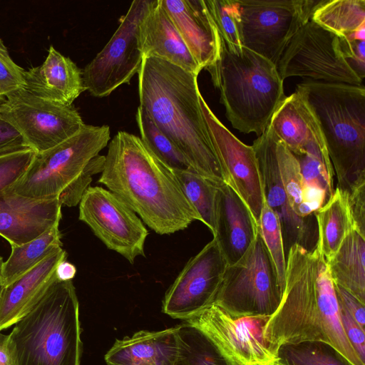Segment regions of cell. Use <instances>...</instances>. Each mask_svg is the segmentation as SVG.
<instances>
[{"label": "cell", "mask_w": 365, "mask_h": 365, "mask_svg": "<svg viewBox=\"0 0 365 365\" xmlns=\"http://www.w3.org/2000/svg\"><path fill=\"white\" fill-rule=\"evenodd\" d=\"M264 336L277 354L285 344L318 341L330 345L351 365H365L343 329L327 262L314 247L309 250L294 245L290 248L281 302Z\"/></svg>", "instance_id": "6da1fadb"}, {"label": "cell", "mask_w": 365, "mask_h": 365, "mask_svg": "<svg viewBox=\"0 0 365 365\" xmlns=\"http://www.w3.org/2000/svg\"><path fill=\"white\" fill-rule=\"evenodd\" d=\"M98 182L157 234L170 235L200 221L173 170L135 135L119 131L114 135Z\"/></svg>", "instance_id": "7a4b0ae2"}, {"label": "cell", "mask_w": 365, "mask_h": 365, "mask_svg": "<svg viewBox=\"0 0 365 365\" xmlns=\"http://www.w3.org/2000/svg\"><path fill=\"white\" fill-rule=\"evenodd\" d=\"M197 76L165 61L143 58L139 106L198 174L218 184L224 179L200 107Z\"/></svg>", "instance_id": "3957f363"}, {"label": "cell", "mask_w": 365, "mask_h": 365, "mask_svg": "<svg viewBox=\"0 0 365 365\" xmlns=\"http://www.w3.org/2000/svg\"><path fill=\"white\" fill-rule=\"evenodd\" d=\"M295 92L319 125L337 187L349 195L365 185L364 86L308 80Z\"/></svg>", "instance_id": "277c9868"}, {"label": "cell", "mask_w": 365, "mask_h": 365, "mask_svg": "<svg viewBox=\"0 0 365 365\" xmlns=\"http://www.w3.org/2000/svg\"><path fill=\"white\" fill-rule=\"evenodd\" d=\"M216 64L207 71L220 90V103L233 128L262 135L286 97L274 63L242 46L234 48L220 38Z\"/></svg>", "instance_id": "5b68a950"}, {"label": "cell", "mask_w": 365, "mask_h": 365, "mask_svg": "<svg viewBox=\"0 0 365 365\" xmlns=\"http://www.w3.org/2000/svg\"><path fill=\"white\" fill-rule=\"evenodd\" d=\"M110 140L107 125L85 124L63 143L36 154L23 177L8 188L36 199H59L62 205L79 204L94 175L103 168L105 155L100 152Z\"/></svg>", "instance_id": "8992f818"}, {"label": "cell", "mask_w": 365, "mask_h": 365, "mask_svg": "<svg viewBox=\"0 0 365 365\" xmlns=\"http://www.w3.org/2000/svg\"><path fill=\"white\" fill-rule=\"evenodd\" d=\"M81 333L73 282L56 279L9 334L16 365H81Z\"/></svg>", "instance_id": "52a82bcc"}, {"label": "cell", "mask_w": 365, "mask_h": 365, "mask_svg": "<svg viewBox=\"0 0 365 365\" xmlns=\"http://www.w3.org/2000/svg\"><path fill=\"white\" fill-rule=\"evenodd\" d=\"M281 299L277 272L258 228L245 255L227 266L212 303L235 317L271 316Z\"/></svg>", "instance_id": "ba28073f"}, {"label": "cell", "mask_w": 365, "mask_h": 365, "mask_svg": "<svg viewBox=\"0 0 365 365\" xmlns=\"http://www.w3.org/2000/svg\"><path fill=\"white\" fill-rule=\"evenodd\" d=\"M322 0L237 1L242 46L277 65L287 43Z\"/></svg>", "instance_id": "9c48e42d"}, {"label": "cell", "mask_w": 365, "mask_h": 365, "mask_svg": "<svg viewBox=\"0 0 365 365\" xmlns=\"http://www.w3.org/2000/svg\"><path fill=\"white\" fill-rule=\"evenodd\" d=\"M281 78L292 76L361 86L362 79L346 61L340 36L312 19L292 36L277 65Z\"/></svg>", "instance_id": "30bf717a"}, {"label": "cell", "mask_w": 365, "mask_h": 365, "mask_svg": "<svg viewBox=\"0 0 365 365\" xmlns=\"http://www.w3.org/2000/svg\"><path fill=\"white\" fill-rule=\"evenodd\" d=\"M269 317H235L212 303L185 321L206 335L235 365H280L264 336Z\"/></svg>", "instance_id": "8fae6325"}, {"label": "cell", "mask_w": 365, "mask_h": 365, "mask_svg": "<svg viewBox=\"0 0 365 365\" xmlns=\"http://www.w3.org/2000/svg\"><path fill=\"white\" fill-rule=\"evenodd\" d=\"M152 1H132L109 41L82 71L86 91L91 96L106 97L120 86L130 83L139 72L143 59L139 26Z\"/></svg>", "instance_id": "7c38bea8"}, {"label": "cell", "mask_w": 365, "mask_h": 365, "mask_svg": "<svg viewBox=\"0 0 365 365\" xmlns=\"http://www.w3.org/2000/svg\"><path fill=\"white\" fill-rule=\"evenodd\" d=\"M0 116L13 125L37 153L71 138L85 125L78 110L39 98L26 88L6 96Z\"/></svg>", "instance_id": "4fadbf2b"}, {"label": "cell", "mask_w": 365, "mask_h": 365, "mask_svg": "<svg viewBox=\"0 0 365 365\" xmlns=\"http://www.w3.org/2000/svg\"><path fill=\"white\" fill-rule=\"evenodd\" d=\"M78 219L107 247L133 264L145 256L148 231L122 200L100 186H90L79 202Z\"/></svg>", "instance_id": "5bb4252c"}, {"label": "cell", "mask_w": 365, "mask_h": 365, "mask_svg": "<svg viewBox=\"0 0 365 365\" xmlns=\"http://www.w3.org/2000/svg\"><path fill=\"white\" fill-rule=\"evenodd\" d=\"M200 104L224 182L248 207L258 225L264 197L254 148L240 141L220 122L202 95Z\"/></svg>", "instance_id": "9a60e30c"}, {"label": "cell", "mask_w": 365, "mask_h": 365, "mask_svg": "<svg viewBox=\"0 0 365 365\" xmlns=\"http://www.w3.org/2000/svg\"><path fill=\"white\" fill-rule=\"evenodd\" d=\"M227 264L214 239L185 264L168 289L163 312L185 320L213 302Z\"/></svg>", "instance_id": "2e32d148"}, {"label": "cell", "mask_w": 365, "mask_h": 365, "mask_svg": "<svg viewBox=\"0 0 365 365\" xmlns=\"http://www.w3.org/2000/svg\"><path fill=\"white\" fill-rule=\"evenodd\" d=\"M252 146L258 163L264 201L277 215L280 223L286 257L294 245L309 250L313 235L309 220L312 216L299 217L289 203L277 165L275 134L269 125Z\"/></svg>", "instance_id": "e0dca14e"}, {"label": "cell", "mask_w": 365, "mask_h": 365, "mask_svg": "<svg viewBox=\"0 0 365 365\" xmlns=\"http://www.w3.org/2000/svg\"><path fill=\"white\" fill-rule=\"evenodd\" d=\"M58 197L36 199L9 189L0 192V236L10 245L29 242L56 225L62 217Z\"/></svg>", "instance_id": "ac0fdd59"}, {"label": "cell", "mask_w": 365, "mask_h": 365, "mask_svg": "<svg viewBox=\"0 0 365 365\" xmlns=\"http://www.w3.org/2000/svg\"><path fill=\"white\" fill-rule=\"evenodd\" d=\"M191 55L202 69L214 66L220 36L205 0H160Z\"/></svg>", "instance_id": "d6986e66"}, {"label": "cell", "mask_w": 365, "mask_h": 365, "mask_svg": "<svg viewBox=\"0 0 365 365\" xmlns=\"http://www.w3.org/2000/svg\"><path fill=\"white\" fill-rule=\"evenodd\" d=\"M258 225L250 210L225 182L217 184L215 230L212 235L227 265L236 263L247 252Z\"/></svg>", "instance_id": "ffe728a7"}, {"label": "cell", "mask_w": 365, "mask_h": 365, "mask_svg": "<svg viewBox=\"0 0 365 365\" xmlns=\"http://www.w3.org/2000/svg\"><path fill=\"white\" fill-rule=\"evenodd\" d=\"M61 247L11 284L0 294V331L14 326L38 303L57 279L56 268L66 259Z\"/></svg>", "instance_id": "44dd1931"}, {"label": "cell", "mask_w": 365, "mask_h": 365, "mask_svg": "<svg viewBox=\"0 0 365 365\" xmlns=\"http://www.w3.org/2000/svg\"><path fill=\"white\" fill-rule=\"evenodd\" d=\"M139 44L143 58H156L199 75L195 61L161 4L153 0L139 26Z\"/></svg>", "instance_id": "7402d4cb"}, {"label": "cell", "mask_w": 365, "mask_h": 365, "mask_svg": "<svg viewBox=\"0 0 365 365\" xmlns=\"http://www.w3.org/2000/svg\"><path fill=\"white\" fill-rule=\"evenodd\" d=\"M43 63L25 71V88L43 99L71 106L86 88L83 71L68 57L49 47Z\"/></svg>", "instance_id": "603a6c76"}, {"label": "cell", "mask_w": 365, "mask_h": 365, "mask_svg": "<svg viewBox=\"0 0 365 365\" xmlns=\"http://www.w3.org/2000/svg\"><path fill=\"white\" fill-rule=\"evenodd\" d=\"M178 352L176 328L162 331H140L118 339L105 355L107 365H138L153 362L172 365Z\"/></svg>", "instance_id": "cb8c5ba5"}, {"label": "cell", "mask_w": 365, "mask_h": 365, "mask_svg": "<svg viewBox=\"0 0 365 365\" xmlns=\"http://www.w3.org/2000/svg\"><path fill=\"white\" fill-rule=\"evenodd\" d=\"M269 125L294 155L304 153L312 143L324 140L316 118L297 92L284 98Z\"/></svg>", "instance_id": "d4e9b609"}, {"label": "cell", "mask_w": 365, "mask_h": 365, "mask_svg": "<svg viewBox=\"0 0 365 365\" xmlns=\"http://www.w3.org/2000/svg\"><path fill=\"white\" fill-rule=\"evenodd\" d=\"M326 262L334 284L365 304V237L352 228Z\"/></svg>", "instance_id": "484cf974"}, {"label": "cell", "mask_w": 365, "mask_h": 365, "mask_svg": "<svg viewBox=\"0 0 365 365\" xmlns=\"http://www.w3.org/2000/svg\"><path fill=\"white\" fill-rule=\"evenodd\" d=\"M314 215L318 232L315 245L327 261L337 251L347 233L354 228L348 195L336 187L332 196Z\"/></svg>", "instance_id": "4316f807"}, {"label": "cell", "mask_w": 365, "mask_h": 365, "mask_svg": "<svg viewBox=\"0 0 365 365\" xmlns=\"http://www.w3.org/2000/svg\"><path fill=\"white\" fill-rule=\"evenodd\" d=\"M62 246L59 225L29 242L11 245V254L2 264L1 284L3 287L11 284Z\"/></svg>", "instance_id": "83f0119b"}, {"label": "cell", "mask_w": 365, "mask_h": 365, "mask_svg": "<svg viewBox=\"0 0 365 365\" xmlns=\"http://www.w3.org/2000/svg\"><path fill=\"white\" fill-rule=\"evenodd\" d=\"M175 328L178 352L172 365H235L198 329L186 322Z\"/></svg>", "instance_id": "f1b7e54d"}, {"label": "cell", "mask_w": 365, "mask_h": 365, "mask_svg": "<svg viewBox=\"0 0 365 365\" xmlns=\"http://www.w3.org/2000/svg\"><path fill=\"white\" fill-rule=\"evenodd\" d=\"M311 19L341 36L365 25L364 0H322Z\"/></svg>", "instance_id": "f546056e"}, {"label": "cell", "mask_w": 365, "mask_h": 365, "mask_svg": "<svg viewBox=\"0 0 365 365\" xmlns=\"http://www.w3.org/2000/svg\"><path fill=\"white\" fill-rule=\"evenodd\" d=\"M173 173L185 198L197 214L200 221L213 235L215 230L217 183L195 170H173Z\"/></svg>", "instance_id": "4dcf8cb0"}, {"label": "cell", "mask_w": 365, "mask_h": 365, "mask_svg": "<svg viewBox=\"0 0 365 365\" xmlns=\"http://www.w3.org/2000/svg\"><path fill=\"white\" fill-rule=\"evenodd\" d=\"M135 120L140 138L164 165L171 170H195L178 146L156 126L140 106L136 110Z\"/></svg>", "instance_id": "1f68e13d"}, {"label": "cell", "mask_w": 365, "mask_h": 365, "mask_svg": "<svg viewBox=\"0 0 365 365\" xmlns=\"http://www.w3.org/2000/svg\"><path fill=\"white\" fill-rule=\"evenodd\" d=\"M295 157L299 164L304 186L320 188L329 199L334 192V173L324 141L312 143L304 153Z\"/></svg>", "instance_id": "d6a6232c"}, {"label": "cell", "mask_w": 365, "mask_h": 365, "mask_svg": "<svg viewBox=\"0 0 365 365\" xmlns=\"http://www.w3.org/2000/svg\"><path fill=\"white\" fill-rule=\"evenodd\" d=\"M277 354L280 365H351L330 345L318 341L285 344Z\"/></svg>", "instance_id": "836d02e7"}, {"label": "cell", "mask_w": 365, "mask_h": 365, "mask_svg": "<svg viewBox=\"0 0 365 365\" xmlns=\"http://www.w3.org/2000/svg\"><path fill=\"white\" fill-rule=\"evenodd\" d=\"M221 39L230 47H242L237 1L205 0Z\"/></svg>", "instance_id": "e575fe53"}, {"label": "cell", "mask_w": 365, "mask_h": 365, "mask_svg": "<svg viewBox=\"0 0 365 365\" xmlns=\"http://www.w3.org/2000/svg\"><path fill=\"white\" fill-rule=\"evenodd\" d=\"M258 227L275 265L282 294L285 282L287 257L284 248L282 230L277 215L264 201Z\"/></svg>", "instance_id": "d590c367"}, {"label": "cell", "mask_w": 365, "mask_h": 365, "mask_svg": "<svg viewBox=\"0 0 365 365\" xmlns=\"http://www.w3.org/2000/svg\"><path fill=\"white\" fill-rule=\"evenodd\" d=\"M275 153L280 178L289 203L295 212L302 202L304 190L299 164L295 155L276 135Z\"/></svg>", "instance_id": "8d00e7d4"}, {"label": "cell", "mask_w": 365, "mask_h": 365, "mask_svg": "<svg viewBox=\"0 0 365 365\" xmlns=\"http://www.w3.org/2000/svg\"><path fill=\"white\" fill-rule=\"evenodd\" d=\"M36 152L32 149L0 156V192L17 182L25 174Z\"/></svg>", "instance_id": "74e56055"}, {"label": "cell", "mask_w": 365, "mask_h": 365, "mask_svg": "<svg viewBox=\"0 0 365 365\" xmlns=\"http://www.w3.org/2000/svg\"><path fill=\"white\" fill-rule=\"evenodd\" d=\"M25 71L12 60L0 38V98L25 88Z\"/></svg>", "instance_id": "f35d334b"}, {"label": "cell", "mask_w": 365, "mask_h": 365, "mask_svg": "<svg viewBox=\"0 0 365 365\" xmlns=\"http://www.w3.org/2000/svg\"><path fill=\"white\" fill-rule=\"evenodd\" d=\"M339 36L346 61L363 80L365 74V41L353 39L347 36Z\"/></svg>", "instance_id": "ab89813d"}, {"label": "cell", "mask_w": 365, "mask_h": 365, "mask_svg": "<svg viewBox=\"0 0 365 365\" xmlns=\"http://www.w3.org/2000/svg\"><path fill=\"white\" fill-rule=\"evenodd\" d=\"M334 291L339 307L344 309L365 331V304L342 287L335 284Z\"/></svg>", "instance_id": "60d3db41"}, {"label": "cell", "mask_w": 365, "mask_h": 365, "mask_svg": "<svg viewBox=\"0 0 365 365\" xmlns=\"http://www.w3.org/2000/svg\"><path fill=\"white\" fill-rule=\"evenodd\" d=\"M31 149L17 130L0 116V156Z\"/></svg>", "instance_id": "b9f144b4"}, {"label": "cell", "mask_w": 365, "mask_h": 365, "mask_svg": "<svg viewBox=\"0 0 365 365\" xmlns=\"http://www.w3.org/2000/svg\"><path fill=\"white\" fill-rule=\"evenodd\" d=\"M339 310L345 334L361 361L365 364V331L360 328L344 309L339 307Z\"/></svg>", "instance_id": "7bdbcfd3"}, {"label": "cell", "mask_w": 365, "mask_h": 365, "mask_svg": "<svg viewBox=\"0 0 365 365\" xmlns=\"http://www.w3.org/2000/svg\"><path fill=\"white\" fill-rule=\"evenodd\" d=\"M354 229L365 237V185L348 195Z\"/></svg>", "instance_id": "ee69618b"}, {"label": "cell", "mask_w": 365, "mask_h": 365, "mask_svg": "<svg viewBox=\"0 0 365 365\" xmlns=\"http://www.w3.org/2000/svg\"><path fill=\"white\" fill-rule=\"evenodd\" d=\"M0 365H16L13 345L9 334L0 331Z\"/></svg>", "instance_id": "f6af8a7d"}, {"label": "cell", "mask_w": 365, "mask_h": 365, "mask_svg": "<svg viewBox=\"0 0 365 365\" xmlns=\"http://www.w3.org/2000/svg\"><path fill=\"white\" fill-rule=\"evenodd\" d=\"M77 272L76 266L66 261V259L60 262L56 268V276L59 281H71Z\"/></svg>", "instance_id": "bcb514c9"}, {"label": "cell", "mask_w": 365, "mask_h": 365, "mask_svg": "<svg viewBox=\"0 0 365 365\" xmlns=\"http://www.w3.org/2000/svg\"><path fill=\"white\" fill-rule=\"evenodd\" d=\"M138 365H158V364L155 363H153V362H144V363L139 364Z\"/></svg>", "instance_id": "7dc6e473"}, {"label": "cell", "mask_w": 365, "mask_h": 365, "mask_svg": "<svg viewBox=\"0 0 365 365\" xmlns=\"http://www.w3.org/2000/svg\"><path fill=\"white\" fill-rule=\"evenodd\" d=\"M3 262H4L3 258L1 256H0V274H1V270Z\"/></svg>", "instance_id": "c3c4849f"}, {"label": "cell", "mask_w": 365, "mask_h": 365, "mask_svg": "<svg viewBox=\"0 0 365 365\" xmlns=\"http://www.w3.org/2000/svg\"><path fill=\"white\" fill-rule=\"evenodd\" d=\"M2 287H3V285L0 282V294H1V289H2Z\"/></svg>", "instance_id": "681fc988"}]
</instances>
